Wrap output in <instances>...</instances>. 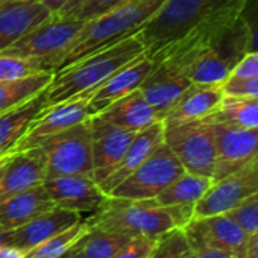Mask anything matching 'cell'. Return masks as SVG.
<instances>
[{
  "instance_id": "obj_46",
  "label": "cell",
  "mask_w": 258,
  "mask_h": 258,
  "mask_svg": "<svg viewBox=\"0 0 258 258\" xmlns=\"http://www.w3.org/2000/svg\"><path fill=\"white\" fill-rule=\"evenodd\" d=\"M58 258H82V255H81V252L78 250V247L73 246V247H70L66 253H62V255L58 256Z\"/></svg>"
},
{
  "instance_id": "obj_41",
  "label": "cell",
  "mask_w": 258,
  "mask_h": 258,
  "mask_svg": "<svg viewBox=\"0 0 258 258\" xmlns=\"http://www.w3.org/2000/svg\"><path fill=\"white\" fill-rule=\"evenodd\" d=\"M25 252L13 244H0V258H23Z\"/></svg>"
},
{
  "instance_id": "obj_11",
  "label": "cell",
  "mask_w": 258,
  "mask_h": 258,
  "mask_svg": "<svg viewBox=\"0 0 258 258\" xmlns=\"http://www.w3.org/2000/svg\"><path fill=\"white\" fill-rule=\"evenodd\" d=\"M253 193H258V157L228 176L214 181L196 202L193 219L228 213Z\"/></svg>"
},
{
  "instance_id": "obj_29",
  "label": "cell",
  "mask_w": 258,
  "mask_h": 258,
  "mask_svg": "<svg viewBox=\"0 0 258 258\" xmlns=\"http://www.w3.org/2000/svg\"><path fill=\"white\" fill-rule=\"evenodd\" d=\"M208 123H226L241 127H258V97L225 96L217 109L204 118Z\"/></svg>"
},
{
  "instance_id": "obj_28",
  "label": "cell",
  "mask_w": 258,
  "mask_h": 258,
  "mask_svg": "<svg viewBox=\"0 0 258 258\" xmlns=\"http://www.w3.org/2000/svg\"><path fill=\"white\" fill-rule=\"evenodd\" d=\"M55 76V70L41 72L14 81H0V114L10 111L46 91Z\"/></svg>"
},
{
  "instance_id": "obj_44",
  "label": "cell",
  "mask_w": 258,
  "mask_h": 258,
  "mask_svg": "<svg viewBox=\"0 0 258 258\" xmlns=\"http://www.w3.org/2000/svg\"><path fill=\"white\" fill-rule=\"evenodd\" d=\"M40 4H43L52 14H58L61 10H62V7L69 2V0H38Z\"/></svg>"
},
{
  "instance_id": "obj_23",
  "label": "cell",
  "mask_w": 258,
  "mask_h": 258,
  "mask_svg": "<svg viewBox=\"0 0 258 258\" xmlns=\"http://www.w3.org/2000/svg\"><path fill=\"white\" fill-rule=\"evenodd\" d=\"M164 142V124L163 121H157L149 127L137 133L134 140L129 145L126 154L123 155L118 166L99 184L102 191L108 196V193L115 188L123 179H126L133 172H136L140 164L152 155V152Z\"/></svg>"
},
{
  "instance_id": "obj_39",
  "label": "cell",
  "mask_w": 258,
  "mask_h": 258,
  "mask_svg": "<svg viewBox=\"0 0 258 258\" xmlns=\"http://www.w3.org/2000/svg\"><path fill=\"white\" fill-rule=\"evenodd\" d=\"M229 78H258V52H247Z\"/></svg>"
},
{
  "instance_id": "obj_26",
  "label": "cell",
  "mask_w": 258,
  "mask_h": 258,
  "mask_svg": "<svg viewBox=\"0 0 258 258\" xmlns=\"http://www.w3.org/2000/svg\"><path fill=\"white\" fill-rule=\"evenodd\" d=\"M44 108V91L28 102L0 114V158L13 154V148Z\"/></svg>"
},
{
  "instance_id": "obj_38",
  "label": "cell",
  "mask_w": 258,
  "mask_h": 258,
  "mask_svg": "<svg viewBox=\"0 0 258 258\" xmlns=\"http://www.w3.org/2000/svg\"><path fill=\"white\" fill-rule=\"evenodd\" d=\"M225 96L258 97V78H228L223 84Z\"/></svg>"
},
{
  "instance_id": "obj_33",
  "label": "cell",
  "mask_w": 258,
  "mask_h": 258,
  "mask_svg": "<svg viewBox=\"0 0 258 258\" xmlns=\"http://www.w3.org/2000/svg\"><path fill=\"white\" fill-rule=\"evenodd\" d=\"M196 250L188 243L182 228H175L158 237L157 246L149 258H195Z\"/></svg>"
},
{
  "instance_id": "obj_34",
  "label": "cell",
  "mask_w": 258,
  "mask_h": 258,
  "mask_svg": "<svg viewBox=\"0 0 258 258\" xmlns=\"http://www.w3.org/2000/svg\"><path fill=\"white\" fill-rule=\"evenodd\" d=\"M228 214L246 231L249 237L258 234V193L241 201L237 207L228 211Z\"/></svg>"
},
{
  "instance_id": "obj_25",
  "label": "cell",
  "mask_w": 258,
  "mask_h": 258,
  "mask_svg": "<svg viewBox=\"0 0 258 258\" xmlns=\"http://www.w3.org/2000/svg\"><path fill=\"white\" fill-rule=\"evenodd\" d=\"M55 207L43 184L32 187L0 201V226L16 229Z\"/></svg>"
},
{
  "instance_id": "obj_13",
  "label": "cell",
  "mask_w": 258,
  "mask_h": 258,
  "mask_svg": "<svg viewBox=\"0 0 258 258\" xmlns=\"http://www.w3.org/2000/svg\"><path fill=\"white\" fill-rule=\"evenodd\" d=\"M91 96L93 91H88L62 103L41 109L28 127V131L13 148V154L37 148L50 136L58 134L81 121H85L90 115H93L90 109Z\"/></svg>"
},
{
  "instance_id": "obj_16",
  "label": "cell",
  "mask_w": 258,
  "mask_h": 258,
  "mask_svg": "<svg viewBox=\"0 0 258 258\" xmlns=\"http://www.w3.org/2000/svg\"><path fill=\"white\" fill-rule=\"evenodd\" d=\"M43 187L56 207L78 213H93L108 198L93 178L82 175L49 178Z\"/></svg>"
},
{
  "instance_id": "obj_9",
  "label": "cell",
  "mask_w": 258,
  "mask_h": 258,
  "mask_svg": "<svg viewBox=\"0 0 258 258\" xmlns=\"http://www.w3.org/2000/svg\"><path fill=\"white\" fill-rule=\"evenodd\" d=\"M164 143L185 172L213 178L216 145L211 127L204 120L164 126Z\"/></svg>"
},
{
  "instance_id": "obj_12",
  "label": "cell",
  "mask_w": 258,
  "mask_h": 258,
  "mask_svg": "<svg viewBox=\"0 0 258 258\" xmlns=\"http://www.w3.org/2000/svg\"><path fill=\"white\" fill-rule=\"evenodd\" d=\"M182 229L196 252L214 249L243 258L249 240L246 231L228 213L191 219Z\"/></svg>"
},
{
  "instance_id": "obj_15",
  "label": "cell",
  "mask_w": 258,
  "mask_h": 258,
  "mask_svg": "<svg viewBox=\"0 0 258 258\" xmlns=\"http://www.w3.org/2000/svg\"><path fill=\"white\" fill-rule=\"evenodd\" d=\"M88 123L91 131L93 179L100 184L118 166L137 133L114 126L96 114L88 117Z\"/></svg>"
},
{
  "instance_id": "obj_17",
  "label": "cell",
  "mask_w": 258,
  "mask_h": 258,
  "mask_svg": "<svg viewBox=\"0 0 258 258\" xmlns=\"http://www.w3.org/2000/svg\"><path fill=\"white\" fill-rule=\"evenodd\" d=\"M157 62L152 61L149 56L142 55L134 62L127 64L112 73L106 81H103L99 88L93 93L90 99V109L91 114L100 112L114 100L133 93L140 88L145 79L157 69Z\"/></svg>"
},
{
  "instance_id": "obj_6",
  "label": "cell",
  "mask_w": 258,
  "mask_h": 258,
  "mask_svg": "<svg viewBox=\"0 0 258 258\" xmlns=\"http://www.w3.org/2000/svg\"><path fill=\"white\" fill-rule=\"evenodd\" d=\"M40 146L47 157L46 179L69 175L93 178L91 131L88 118L50 136Z\"/></svg>"
},
{
  "instance_id": "obj_31",
  "label": "cell",
  "mask_w": 258,
  "mask_h": 258,
  "mask_svg": "<svg viewBox=\"0 0 258 258\" xmlns=\"http://www.w3.org/2000/svg\"><path fill=\"white\" fill-rule=\"evenodd\" d=\"M88 232V225L85 220H81L67 229L52 235L43 243L25 252L23 258H58L73 247L85 234Z\"/></svg>"
},
{
  "instance_id": "obj_43",
  "label": "cell",
  "mask_w": 258,
  "mask_h": 258,
  "mask_svg": "<svg viewBox=\"0 0 258 258\" xmlns=\"http://www.w3.org/2000/svg\"><path fill=\"white\" fill-rule=\"evenodd\" d=\"M195 258H235L226 252H220V250H214V249H204V250H198Z\"/></svg>"
},
{
  "instance_id": "obj_5",
  "label": "cell",
  "mask_w": 258,
  "mask_h": 258,
  "mask_svg": "<svg viewBox=\"0 0 258 258\" xmlns=\"http://www.w3.org/2000/svg\"><path fill=\"white\" fill-rule=\"evenodd\" d=\"M243 0H229L193 26L175 43L166 46L154 56H149L157 64H164L185 73L187 67L205 50H208L237 20Z\"/></svg>"
},
{
  "instance_id": "obj_35",
  "label": "cell",
  "mask_w": 258,
  "mask_h": 258,
  "mask_svg": "<svg viewBox=\"0 0 258 258\" xmlns=\"http://www.w3.org/2000/svg\"><path fill=\"white\" fill-rule=\"evenodd\" d=\"M238 19L247 31V52H258V0H243Z\"/></svg>"
},
{
  "instance_id": "obj_27",
  "label": "cell",
  "mask_w": 258,
  "mask_h": 258,
  "mask_svg": "<svg viewBox=\"0 0 258 258\" xmlns=\"http://www.w3.org/2000/svg\"><path fill=\"white\" fill-rule=\"evenodd\" d=\"M213 178L184 172L172 184H169L158 196L152 199L154 204L161 207L172 205H196V202L211 187Z\"/></svg>"
},
{
  "instance_id": "obj_22",
  "label": "cell",
  "mask_w": 258,
  "mask_h": 258,
  "mask_svg": "<svg viewBox=\"0 0 258 258\" xmlns=\"http://www.w3.org/2000/svg\"><path fill=\"white\" fill-rule=\"evenodd\" d=\"M225 97L223 84L201 85L191 84L163 118L164 126L204 120L213 114Z\"/></svg>"
},
{
  "instance_id": "obj_20",
  "label": "cell",
  "mask_w": 258,
  "mask_h": 258,
  "mask_svg": "<svg viewBox=\"0 0 258 258\" xmlns=\"http://www.w3.org/2000/svg\"><path fill=\"white\" fill-rule=\"evenodd\" d=\"M81 220V213L55 207L31 222L8 231V244L26 252Z\"/></svg>"
},
{
  "instance_id": "obj_2",
  "label": "cell",
  "mask_w": 258,
  "mask_h": 258,
  "mask_svg": "<svg viewBox=\"0 0 258 258\" xmlns=\"http://www.w3.org/2000/svg\"><path fill=\"white\" fill-rule=\"evenodd\" d=\"M193 205L161 207L149 201H129L108 196L85 220L90 229H103L127 237H161L184 228L193 219Z\"/></svg>"
},
{
  "instance_id": "obj_32",
  "label": "cell",
  "mask_w": 258,
  "mask_h": 258,
  "mask_svg": "<svg viewBox=\"0 0 258 258\" xmlns=\"http://www.w3.org/2000/svg\"><path fill=\"white\" fill-rule=\"evenodd\" d=\"M49 70L56 72V66L47 58L0 55V81L22 79Z\"/></svg>"
},
{
  "instance_id": "obj_19",
  "label": "cell",
  "mask_w": 258,
  "mask_h": 258,
  "mask_svg": "<svg viewBox=\"0 0 258 258\" xmlns=\"http://www.w3.org/2000/svg\"><path fill=\"white\" fill-rule=\"evenodd\" d=\"M52 16L55 14L38 0L0 4V53Z\"/></svg>"
},
{
  "instance_id": "obj_1",
  "label": "cell",
  "mask_w": 258,
  "mask_h": 258,
  "mask_svg": "<svg viewBox=\"0 0 258 258\" xmlns=\"http://www.w3.org/2000/svg\"><path fill=\"white\" fill-rule=\"evenodd\" d=\"M142 55H145V47L137 35H133L96 50L67 67L58 69L44 91V108L62 103L88 91L94 93L112 73L134 62Z\"/></svg>"
},
{
  "instance_id": "obj_30",
  "label": "cell",
  "mask_w": 258,
  "mask_h": 258,
  "mask_svg": "<svg viewBox=\"0 0 258 258\" xmlns=\"http://www.w3.org/2000/svg\"><path fill=\"white\" fill-rule=\"evenodd\" d=\"M131 240V237L124 234L88 228V232L75 246L82 258H112Z\"/></svg>"
},
{
  "instance_id": "obj_36",
  "label": "cell",
  "mask_w": 258,
  "mask_h": 258,
  "mask_svg": "<svg viewBox=\"0 0 258 258\" xmlns=\"http://www.w3.org/2000/svg\"><path fill=\"white\" fill-rule=\"evenodd\" d=\"M158 237H134L112 258H149L157 246Z\"/></svg>"
},
{
  "instance_id": "obj_3",
  "label": "cell",
  "mask_w": 258,
  "mask_h": 258,
  "mask_svg": "<svg viewBox=\"0 0 258 258\" xmlns=\"http://www.w3.org/2000/svg\"><path fill=\"white\" fill-rule=\"evenodd\" d=\"M164 2L166 0H127L114 11L87 22L85 28L69 46L59 69L120 40L136 35Z\"/></svg>"
},
{
  "instance_id": "obj_48",
  "label": "cell",
  "mask_w": 258,
  "mask_h": 258,
  "mask_svg": "<svg viewBox=\"0 0 258 258\" xmlns=\"http://www.w3.org/2000/svg\"><path fill=\"white\" fill-rule=\"evenodd\" d=\"M10 2H25V0H0V4H10Z\"/></svg>"
},
{
  "instance_id": "obj_24",
  "label": "cell",
  "mask_w": 258,
  "mask_h": 258,
  "mask_svg": "<svg viewBox=\"0 0 258 258\" xmlns=\"http://www.w3.org/2000/svg\"><path fill=\"white\" fill-rule=\"evenodd\" d=\"M96 115L133 133H140L151 124L161 121L154 108L145 100L140 88L114 100Z\"/></svg>"
},
{
  "instance_id": "obj_21",
  "label": "cell",
  "mask_w": 258,
  "mask_h": 258,
  "mask_svg": "<svg viewBox=\"0 0 258 258\" xmlns=\"http://www.w3.org/2000/svg\"><path fill=\"white\" fill-rule=\"evenodd\" d=\"M190 85L191 81L184 72L164 64H158L157 69L140 85V91L145 100L154 108L163 121L167 111Z\"/></svg>"
},
{
  "instance_id": "obj_42",
  "label": "cell",
  "mask_w": 258,
  "mask_h": 258,
  "mask_svg": "<svg viewBox=\"0 0 258 258\" xmlns=\"http://www.w3.org/2000/svg\"><path fill=\"white\" fill-rule=\"evenodd\" d=\"M243 258H258V234L249 237Z\"/></svg>"
},
{
  "instance_id": "obj_10",
  "label": "cell",
  "mask_w": 258,
  "mask_h": 258,
  "mask_svg": "<svg viewBox=\"0 0 258 258\" xmlns=\"http://www.w3.org/2000/svg\"><path fill=\"white\" fill-rule=\"evenodd\" d=\"M85 25L87 22L75 17L52 16L0 55L47 58L55 62L58 70L69 46L85 28Z\"/></svg>"
},
{
  "instance_id": "obj_4",
  "label": "cell",
  "mask_w": 258,
  "mask_h": 258,
  "mask_svg": "<svg viewBox=\"0 0 258 258\" xmlns=\"http://www.w3.org/2000/svg\"><path fill=\"white\" fill-rule=\"evenodd\" d=\"M229 0H166L161 8L136 34L146 56H154L175 43L193 26Z\"/></svg>"
},
{
  "instance_id": "obj_47",
  "label": "cell",
  "mask_w": 258,
  "mask_h": 258,
  "mask_svg": "<svg viewBox=\"0 0 258 258\" xmlns=\"http://www.w3.org/2000/svg\"><path fill=\"white\" fill-rule=\"evenodd\" d=\"M0 244H8V231L0 226Z\"/></svg>"
},
{
  "instance_id": "obj_40",
  "label": "cell",
  "mask_w": 258,
  "mask_h": 258,
  "mask_svg": "<svg viewBox=\"0 0 258 258\" xmlns=\"http://www.w3.org/2000/svg\"><path fill=\"white\" fill-rule=\"evenodd\" d=\"M88 0H69V2L62 7V10L56 14L59 17H73Z\"/></svg>"
},
{
  "instance_id": "obj_7",
  "label": "cell",
  "mask_w": 258,
  "mask_h": 258,
  "mask_svg": "<svg viewBox=\"0 0 258 258\" xmlns=\"http://www.w3.org/2000/svg\"><path fill=\"white\" fill-rule=\"evenodd\" d=\"M247 53V31L241 20H237L228 31L185 70L191 84L216 85L225 84L237 64Z\"/></svg>"
},
{
  "instance_id": "obj_18",
  "label": "cell",
  "mask_w": 258,
  "mask_h": 258,
  "mask_svg": "<svg viewBox=\"0 0 258 258\" xmlns=\"http://www.w3.org/2000/svg\"><path fill=\"white\" fill-rule=\"evenodd\" d=\"M47 157L41 146L13 154L0 182V201L41 185L46 179Z\"/></svg>"
},
{
  "instance_id": "obj_8",
  "label": "cell",
  "mask_w": 258,
  "mask_h": 258,
  "mask_svg": "<svg viewBox=\"0 0 258 258\" xmlns=\"http://www.w3.org/2000/svg\"><path fill=\"white\" fill-rule=\"evenodd\" d=\"M184 167L163 142L140 167L123 179L108 196L129 201H149L184 173Z\"/></svg>"
},
{
  "instance_id": "obj_14",
  "label": "cell",
  "mask_w": 258,
  "mask_h": 258,
  "mask_svg": "<svg viewBox=\"0 0 258 258\" xmlns=\"http://www.w3.org/2000/svg\"><path fill=\"white\" fill-rule=\"evenodd\" d=\"M208 124L216 145L213 182L228 176L258 157V127H241L226 123Z\"/></svg>"
},
{
  "instance_id": "obj_37",
  "label": "cell",
  "mask_w": 258,
  "mask_h": 258,
  "mask_svg": "<svg viewBox=\"0 0 258 258\" xmlns=\"http://www.w3.org/2000/svg\"><path fill=\"white\" fill-rule=\"evenodd\" d=\"M124 2H127V0H88L73 17L84 20V22H91L97 17H102L114 11Z\"/></svg>"
},
{
  "instance_id": "obj_45",
  "label": "cell",
  "mask_w": 258,
  "mask_h": 258,
  "mask_svg": "<svg viewBox=\"0 0 258 258\" xmlns=\"http://www.w3.org/2000/svg\"><path fill=\"white\" fill-rule=\"evenodd\" d=\"M11 157H13V154L5 155V157L0 158V182H2V179H4V175H5V170H7V166H8Z\"/></svg>"
}]
</instances>
